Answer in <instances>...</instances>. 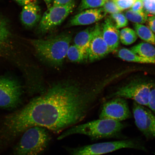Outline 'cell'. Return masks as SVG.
<instances>
[{"label": "cell", "mask_w": 155, "mask_h": 155, "mask_svg": "<svg viewBox=\"0 0 155 155\" xmlns=\"http://www.w3.org/2000/svg\"><path fill=\"white\" fill-rule=\"evenodd\" d=\"M107 82L90 86L72 80L55 83L15 111L17 127L22 131L38 127L59 133L86 117Z\"/></svg>", "instance_id": "cell-1"}, {"label": "cell", "mask_w": 155, "mask_h": 155, "mask_svg": "<svg viewBox=\"0 0 155 155\" xmlns=\"http://www.w3.org/2000/svg\"><path fill=\"white\" fill-rule=\"evenodd\" d=\"M72 35L69 33L46 39L31 40L36 55L43 62L52 66H60L67 56Z\"/></svg>", "instance_id": "cell-2"}, {"label": "cell", "mask_w": 155, "mask_h": 155, "mask_svg": "<svg viewBox=\"0 0 155 155\" xmlns=\"http://www.w3.org/2000/svg\"><path fill=\"white\" fill-rule=\"evenodd\" d=\"M125 127L120 121L100 119L71 127L62 133L58 139L61 140L74 134L88 136L92 140L115 137L120 133Z\"/></svg>", "instance_id": "cell-3"}, {"label": "cell", "mask_w": 155, "mask_h": 155, "mask_svg": "<svg viewBox=\"0 0 155 155\" xmlns=\"http://www.w3.org/2000/svg\"><path fill=\"white\" fill-rule=\"evenodd\" d=\"M19 137L11 155H40L51 139L47 129L38 127L27 130Z\"/></svg>", "instance_id": "cell-4"}, {"label": "cell", "mask_w": 155, "mask_h": 155, "mask_svg": "<svg viewBox=\"0 0 155 155\" xmlns=\"http://www.w3.org/2000/svg\"><path fill=\"white\" fill-rule=\"evenodd\" d=\"M0 58L12 63L19 69L26 66L29 55L18 49L13 42L7 23L0 17Z\"/></svg>", "instance_id": "cell-5"}, {"label": "cell", "mask_w": 155, "mask_h": 155, "mask_svg": "<svg viewBox=\"0 0 155 155\" xmlns=\"http://www.w3.org/2000/svg\"><path fill=\"white\" fill-rule=\"evenodd\" d=\"M24 87L14 78L0 76V108L12 110L20 106Z\"/></svg>", "instance_id": "cell-6"}, {"label": "cell", "mask_w": 155, "mask_h": 155, "mask_svg": "<svg viewBox=\"0 0 155 155\" xmlns=\"http://www.w3.org/2000/svg\"><path fill=\"white\" fill-rule=\"evenodd\" d=\"M125 148L145 150V147L138 141L127 140L86 145L72 150L70 155H101Z\"/></svg>", "instance_id": "cell-7"}, {"label": "cell", "mask_w": 155, "mask_h": 155, "mask_svg": "<svg viewBox=\"0 0 155 155\" xmlns=\"http://www.w3.org/2000/svg\"><path fill=\"white\" fill-rule=\"evenodd\" d=\"M153 83L146 81H132L118 89L113 96L130 99L140 105L148 106L151 89Z\"/></svg>", "instance_id": "cell-8"}, {"label": "cell", "mask_w": 155, "mask_h": 155, "mask_svg": "<svg viewBox=\"0 0 155 155\" xmlns=\"http://www.w3.org/2000/svg\"><path fill=\"white\" fill-rule=\"evenodd\" d=\"M74 0L65 5L49 7L44 13L38 26V30L45 33L61 25L74 8Z\"/></svg>", "instance_id": "cell-9"}, {"label": "cell", "mask_w": 155, "mask_h": 155, "mask_svg": "<svg viewBox=\"0 0 155 155\" xmlns=\"http://www.w3.org/2000/svg\"><path fill=\"white\" fill-rule=\"evenodd\" d=\"M133 113L137 128L147 138H155V115L144 106L134 102Z\"/></svg>", "instance_id": "cell-10"}, {"label": "cell", "mask_w": 155, "mask_h": 155, "mask_svg": "<svg viewBox=\"0 0 155 155\" xmlns=\"http://www.w3.org/2000/svg\"><path fill=\"white\" fill-rule=\"evenodd\" d=\"M131 115L127 101L123 98L117 97L104 104L99 118L120 122L128 119Z\"/></svg>", "instance_id": "cell-11"}, {"label": "cell", "mask_w": 155, "mask_h": 155, "mask_svg": "<svg viewBox=\"0 0 155 155\" xmlns=\"http://www.w3.org/2000/svg\"><path fill=\"white\" fill-rule=\"evenodd\" d=\"M111 53L102 36V28L99 24L94 27L92 38L88 51V60L94 61L103 58Z\"/></svg>", "instance_id": "cell-12"}, {"label": "cell", "mask_w": 155, "mask_h": 155, "mask_svg": "<svg viewBox=\"0 0 155 155\" xmlns=\"http://www.w3.org/2000/svg\"><path fill=\"white\" fill-rule=\"evenodd\" d=\"M107 13L103 7L87 9L74 17L69 25L76 26L94 24L104 18Z\"/></svg>", "instance_id": "cell-13"}, {"label": "cell", "mask_w": 155, "mask_h": 155, "mask_svg": "<svg viewBox=\"0 0 155 155\" xmlns=\"http://www.w3.org/2000/svg\"><path fill=\"white\" fill-rule=\"evenodd\" d=\"M103 37L110 52L115 51L120 44V31L112 24L109 18H107L103 25Z\"/></svg>", "instance_id": "cell-14"}, {"label": "cell", "mask_w": 155, "mask_h": 155, "mask_svg": "<svg viewBox=\"0 0 155 155\" xmlns=\"http://www.w3.org/2000/svg\"><path fill=\"white\" fill-rule=\"evenodd\" d=\"M41 18L39 7L36 3L24 6L21 13V21L25 26L31 28Z\"/></svg>", "instance_id": "cell-15"}, {"label": "cell", "mask_w": 155, "mask_h": 155, "mask_svg": "<svg viewBox=\"0 0 155 155\" xmlns=\"http://www.w3.org/2000/svg\"><path fill=\"white\" fill-rule=\"evenodd\" d=\"M117 55L121 59L127 61L155 64V58H148L141 57L127 48H120L117 51Z\"/></svg>", "instance_id": "cell-16"}, {"label": "cell", "mask_w": 155, "mask_h": 155, "mask_svg": "<svg viewBox=\"0 0 155 155\" xmlns=\"http://www.w3.org/2000/svg\"><path fill=\"white\" fill-rule=\"evenodd\" d=\"M94 29V27L81 31L77 34L74 40L75 45L86 52L87 54Z\"/></svg>", "instance_id": "cell-17"}, {"label": "cell", "mask_w": 155, "mask_h": 155, "mask_svg": "<svg viewBox=\"0 0 155 155\" xmlns=\"http://www.w3.org/2000/svg\"><path fill=\"white\" fill-rule=\"evenodd\" d=\"M134 53L143 57L155 58V48L148 42H141L130 48Z\"/></svg>", "instance_id": "cell-18"}, {"label": "cell", "mask_w": 155, "mask_h": 155, "mask_svg": "<svg viewBox=\"0 0 155 155\" xmlns=\"http://www.w3.org/2000/svg\"><path fill=\"white\" fill-rule=\"evenodd\" d=\"M66 57L69 61L74 62H82L88 60V54L75 45L69 46Z\"/></svg>", "instance_id": "cell-19"}, {"label": "cell", "mask_w": 155, "mask_h": 155, "mask_svg": "<svg viewBox=\"0 0 155 155\" xmlns=\"http://www.w3.org/2000/svg\"><path fill=\"white\" fill-rule=\"evenodd\" d=\"M133 26L139 38L145 42L155 45V35L148 27L138 24H134Z\"/></svg>", "instance_id": "cell-20"}, {"label": "cell", "mask_w": 155, "mask_h": 155, "mask_svg": "<svg viewBox=\"0 0 155 155\" xmlns=\"http://www.w3.org/2000/svg\"><path fill=\"white\" fill-rule=\"evenodd\" d=\"M137 35L135 31L130 28H125L120 32V40L126 45H130L136 41Z\"/></svg>", "instance_id": "cell-21"}, {"label": "cell", "mask_w": 155, "mask_h": 155, "mask_svg": "<svg viewBox=\"0 0 155 155\" xmlns=\"http://www.w3.org/2000/svg\"><path fill=\"white\" fill-rule=\"evenodd\" d=\"M127 20L135 24H143L146 22L148 15L144 12H134L131 9L126 11L124 14Z\"/></svg>", "instance_id": "cell-22"}, {"label": "cell", "mask_w": 155, "mask_h": 155, "mask_svg": "<svg viewBox=\"0 0 155 155\" xmlns=\"http://www.w3.org/2000/svg\"><path fill=\"white\" fill-rule=\"evenodd\" d=\"M107 0H82L78 8L80 12L88 9L98 8L103 6Z\"/></svg>", "instance_id": "cell-23"}, {"label": "cell", "mask_w": 155, "mask_h": 155, "mask_svg": "<svg viewBox=\"0 0 155 155\" xmlns=\"http://www.w3.org/2000/svg\"><path fill=\"white\" fill-rule=\"evenodd\" d=\"M112 24L116 28H124L128 25V21L124 15L120 13H114L109 17Z\"/></svg>", "instance_id": "cell-24"}, {"label": "cell", "mask_w": 155, "mask_h": 155, "mask_svg": "<svg viewBox=\"0 0 155 155\" xmlns=\"http://www.w3.org/2000/svg\"><path fill=\"white\" fill-rule=\"evenodd\" d=\"M103 7L107 13L111 14L120 13L121 12L114 0H107Z\"/></svg>", "instance_id": "cell-25"}, {"label": "cell", "mask_w": 155, "mask_h": 155, "mask_svg": "<svg viewBox=\"0 0 155 155\" xmlns=\"http://www.w3.org/2000/svg\"><path fill=\"white\" fill-rule=\"evenodd\" d=\"M143 11L148 15H155V0H143Z\"/></svg>", "instance_id": "cell-26"}, {"label": "cell", "mask_w": 155, "mask_h": 155, "mask_svg": "<svg viewBox=\"0 0 155 155\" xmlns=\"http://www.w3.org/2000/svg\"><path fill=\"white\" fill-rule=\"evenodd\" d=\"M121 12L130 8L137 0H114Z\"/></svg>", "instance_id": "cell-27"}, {"label": "cell", "mask_w": 155, "mask_h": 155, "mask_svg": "<svg viewBox=\"0 0 155 155\" xmlns=\"http://www.w3.org/2000/svg\"><path fill=\"white\" fill-rule=\"evenodd\" d=\"M148 107L155 115V84L153 83L150 91Z\"/></svg>", "instance_id": "cell-28"}, {"label": "cell", "mask_w": 155, "mask_h": 155, "mask_svg": "<svg viewBox=\"0 0 155 155\" xmlns=\"http://www.w3.org/2000/svg\"><path fill=\"white\" fill-rule=\"evenodd\" d=\"M134 12L140 13L143 11V0H137L130 8Z\"/></svg>", "instance_id": "cell-29"}, {"label": "cell", "mask_w": 155, "mask_h": 155, "mask_svg": "<svg viewBox=\"0 0 155 155\" xmlns=\"http://www.w3.org/2000/svg\"><path fill=\"white\" fill-rule=\"evenodd\" d=\"M147 27L155 33V15H148L146 22Z\"/></svg>", "instance_id": "cell-30"}, {"label": "cell", "mask_w": 155, "mask_h": 155, "mask_svg": "<svg viewBox=\"0 0 155 155\" xmlns=\"http://www.w3.org/2000/svg\"><path fill=\"white\" fill-rule=\"evenodd\" d=\"M19 4V5L24 6L31 4H37L38 0H14Z\"/></svg>", "instance_id": "cell-31"}, {"label": "cell", "mask_w": 155, "mask_h": 155, "mask_svg": "<svg viewBox=\"0 0 155 155\" xmlns=\"http://www.w3.org/2000/svg\"><path fill=\"white\" fill-rule=\"evenodd\" d=\"M72 0H54V6L65 5L70 2Z\"/></svg>", "instance_id": "cell-32"}, {"label": "cell", "mask_w": 155, "mask_h": 155, "mask_svg": "<svg viewBox=\"0 0 155 155\" xmlns=\"http://www.w3.org/2000/svg\"><path fill=\"white\" fill-rule=\"evenodd\" d=\"M44 1L45 2L48 6L53 0H44Z\"/></svg>", "instance_id": "cell-33"}]
</instances>
